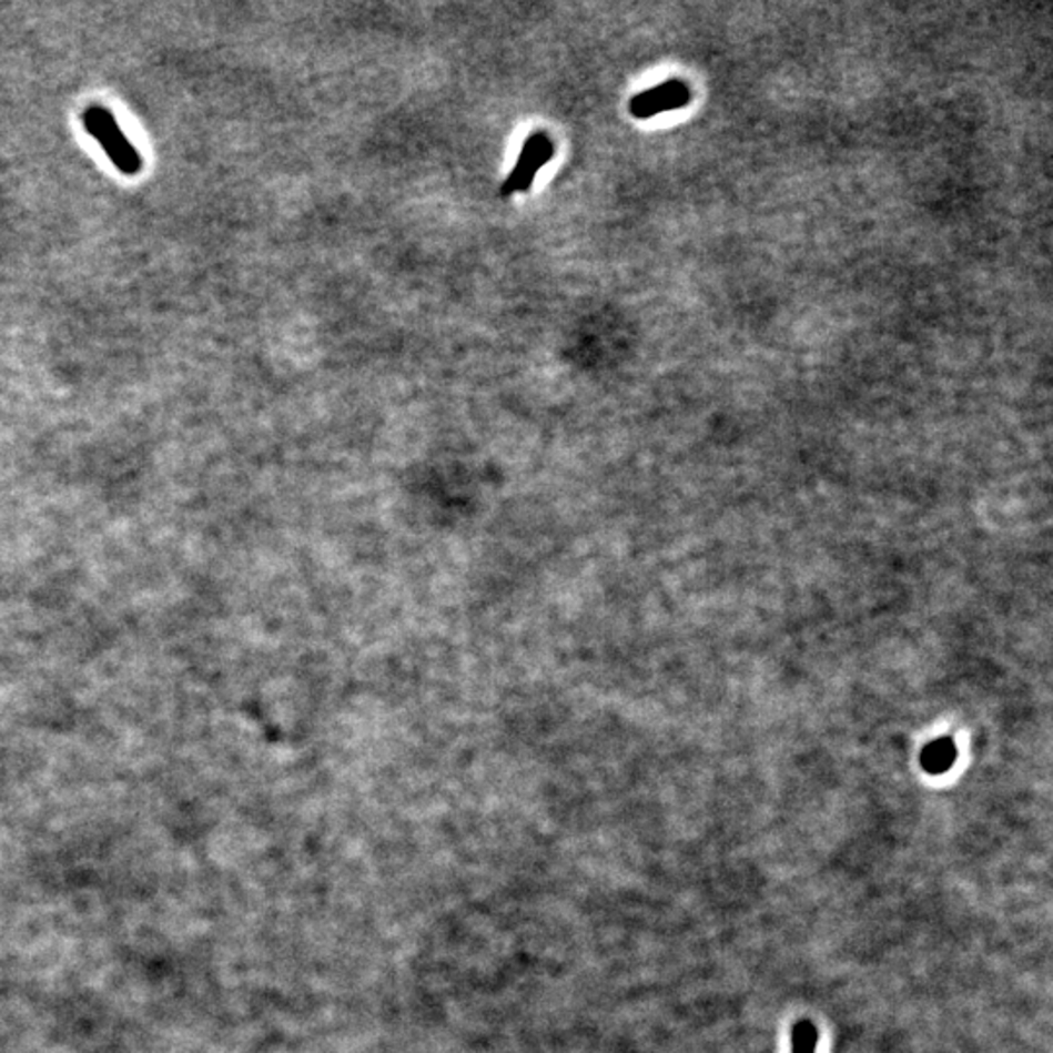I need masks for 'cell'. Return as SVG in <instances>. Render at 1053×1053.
Here are the masks:
<instances>
[{
	"instance_id": "cell-1",
	"label": "cell",
	"mask_w": 1053,
	"mask_h": 1053,
	"mask_svg": "<svg viewBox=\"0 0 1053 1053\" xmlns=\"http://www.w3.org/2000/svg\"><path fill=\"white\" fill-rule=\"evenodd\" d=\"M84 128L92 138L97 139L100 146L104 149L110 161L123 172V174H139L143 161L138 149L129 143L125 133L121 131L118 121L112 113L108 112L102 105H90L89 110L82 115Z\"/></svg>"
},
{
	"instance_id": "cell-2",
	"label": "cell",
	"mask_w": 1053,
	"mask_h": 1053,
	"mask_svg": "<svg viewBox=\"0 0 1053 1053\" xmlns=\"http://www.w3.org/2000/svg\"><path fill=\"white\" fill-rule=\"evenodd\" d=\"M553 156H555L553 139L548 138L547 133H533L523 145L519 159L515 162L514 172L502 184V195L509 198L514 193L527 192L537 172L553 161Z\"/></svg>"
},
{
	"instance_id": "cell-3",
	"label": "cell",
	"mask_w": 1053,
	"mask_h": 1053,
	"mask_svg": "<svg viewBox=\"0 0 1053 1053\" xmlns=\"http://www.w3.org/2000/svg\"><path fill=\"white\" fill-rule=\"evenodd\" d=\"M689 102V90L684 82H666L656 89L646 90L630 100V113L635 118H654L661 112L676 110Z\"/></svg>"
},
{
	"instance_id": "cell-4",
	"label": "cell",
	"mask_w": 1053,
	"mask_h": 1053,
	"mask_svg": "<svg viewBox=\"0 0 1053 1053\" xmlns=\"http://www.w3.org/2000/svg\"><path fill=\"white\" fill-rule=\"evenodd\" d=\"M794 1053H813L816 1044V1029L810 1022H800L794 1030Z\"/></svg>"
},
{
	"instance_id": "cell-5",
	"label": "cell",
	"mask_w": 1053,
	"mask_h": 1053,
	"mask_svg": "<svg viewBox=\"0 0 1053 1053\" xmlns=\"http://www.w3.org/2000/svg\"><path fill=\"white\" fill-rule=\"evenodd\" d=\"M927 757H929V759L925 761V767L929 771H944V769H949L950 761H952V757H954V751H952V748H931L927 751Z\"/></svg>"
}]
</instances>
